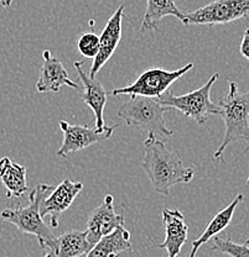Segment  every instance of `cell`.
<instances>
[{"label": "cell", "mask_w": 249, "mask_h": 257, "mask_svg": "<svg viewBox=\"0 0 249 257\" xmlns=\"http://www.w3.org/2000/svg\"><path fill=\"white\" fill-rule=\"evenodd\" d=\"M144 159L141 167L145 171L155 192L169 195L171 187L187 184L194 179L195 170L186 167L180 155L168 149L155 134H148L144 141Z\"/></svg>", "instance_id": "6da1fadb"}, {"label": "cell", "mask_w": 249, "mask_h": 257, "mask_svg": "<svg viewBox=\"0 0 249 257\" xmlns=\"http://www.w3.org/2000/svg\"><path fill=\"white\" fill-rule=\"evenodd\" d=\"M218 105L226 131L223 140L213 154L216 161L222 160L227 147L238 140L247 141L245 152L249 151V90L240 92L237 83L229 82L228 93L219 98Z\"/></svg>", "instance_id": "7a4b0ae2"}, {"label": "cell", "mask_w": 249, "mask_h": 257, "mask_svg": "<svg viewBox=\"0 0 249 257\" xmlns=\"http://www.w3.org/2000/svg\"><path fill=\"white\" fill-rule=\"evenodd\" d=\"M53 187L40 183L29 194V204L26 207L8 208L2 211L3 220L18 227L24 234L34 235L39 241L42 250L49 251L53 247L56 236L51 231V227L44 221L40 214V205L44 198L52 191Z\"/></svg>", "instance_id": "3957f363"}, {"label": "cell", "mask_w": 249, "mask_h": 257, "mask_svg": "<svg viewBox=\"0 0 249 257\" xmlns=\"http://www.w3.org/2000/svg\"><path fill=\"white\" fill-rule=\"evenodd\" d=\"M168 110L169 108L161 105L155 98L130 95L129 100L118 109L117 115L129 127L155 134L156 136H173L174 131L165 122V112Z\"/></svg>", "instance_id": "277c9868"}, {"label": "cell", "mask_w": 249, "mask_h": 257, "mask_svg": "<svg viewBox=\"0 0 249 257\" xmlns=\"http://www.w3.org/2000/svg\"><path fill=\"white\" fill-rule=\"evenodd\" d=\"M218 77V73L212 74L202 87L184 95L178 96L168 89L156 100L166 108L178 109L185 116L191 117L197 124L202 125L207 121L211 115H219L221 112L218 104L212 103L211 100V89Z\"/></svg>", "instance_id": "5b68a950"}, {"label": "cell", "mask_w": 249, "mask_h": 257, "mask_svg": "<svg viewBox=\"0 0 249 257\" xmlns=\"http://www.w3.org/2000/svg\"><path fill=\"white\" fill-rule=\"evenodd\" d=\"M194 68V63H187L183 68L169 71L165 68H149L144 71L130 85L113 89V95H141L157 99L185 73Z\"/></svg>", "instance_id": "8992f818"}, {"label": "cell", "mask_w": 249, "mask_h": 257, "mask_svg": "<svg viewBox=\"0 0 249 257\" xmlns=\"http://www.w3.org/2000/svg\"><path fill=\"white\" fill-rule=\"evenodd\" d=\"M248 19L249 0H213L194 12L185 13V25H221Z\"/></svg>", "instance_id": "52a82bcc"}, {"label": "cell", "mask_w": 249, "mask_h": 257, "mask_svg": "<svg viewBox=\"0 0 249 257\" xmlns=\"http://www.w3.org/2000/svg\"><path fill=\"white\" fill-rule=\"evenodd\" d=\"M58 125L63 133V141L57 151V156L60 157H67L92 145L108 140L118 127V125H106L104 130H98L96 126L68 124L65 120H61Z\"/></svg>", "instance_id": "ba28073f"}, {"label": "cell", "mask_w": 249, "mask_h": 257, "mask_svg": "<svg viewBox=\"0 0 249 257\" xmlns=\"http://www.w3.org/2000/svg\"><path fill=\"white\" fill-rule=\"evenodd\" d=\"M83 189L81 182H73L69 178L63 179L57 187H53L40 205L42 218L50 216L51 227L58 226V218L72 205L73 200Z\"/></svg>", "instance_id": "9c48e42d"}, {"label": "cell", "mask_w": 249, "mask_h": 257, "mask_svg": "<svg viewBox=\"0 0 249 257\" xmlns=\"http://www.w3.org/2000/svg\"><path fill=\"white\" fill-rule=\"evenodd\" d=\"M113 200V195H106L103 202L91 211L86 232H87V240L92 246L102 237L111 234L118 226H122L125 223L124 215L117 214L114 210Z\"/></svg>", "instance_id": "30bf717a"}, {"label": "cell", "mask_w": 249, "mask_h": 257, "mask_svg": "<svg viewBox=\"0 0 249 257\" xmlns=\"http://www.w3.org/2000/svg\"><path fill=\"white\" fill-rule=\"evenodd\" d=\"M123 16H124V5H120L114 12V14L108 19L106 26L98 36L100 37V50H98L97 56L93 58V63L88 73L91 78H96L102 67L111 60L112 56L116 52L122 39Z\"/></svg>", "instance_id": "8fae6325"}, {"label": "cell", "mask_w": 249, "mask_h": 257, "mask_svg": "<svg viewBox=\"0 0 249 257\" xmlns=\"http://www.w3.org/2000/svg\"><path fill=\"white\" fill-rule=\"evenodd\" d=\"M40 76L36 83V89L39 93H58L63 85L77 89L78 84L69 78L65 66L58 58L52 56L50 50H45L42 53Z\"/></svg>", "instance_id": "7c38bea8"}, {"label": "cell", "mask_w": 249, "mask_h": 257, "mask_svg": "<svg viewBox=\"0 0 249 257\" xmlns=\"http://www.w3.org/2000/svg\"><path fill=\"white\" fill-rule=\"evenodd\" d=\"M162 223L165 227V240L157 247L166 250L168 257H178L186 243L189 234V226L185 221L184 214L178 209H162Z\"/></svg>", "instance_id": "4fadbf2b"}, {"label": "cell", "mask_w": 249, "mask_h": 257, "mask_svg": "<svg viewBox=\"0 0 249 257\" xmlns=\"http://www.w3.org/2000/svg\"><path fill=\"white\" fill-rule=\"evenodd\" d=\"M73 66L83 84V101L86 103V105L90 106L93 112H95V126L98 130H104V127H106L104 108H106L107 100H108V93H107L106 88L103 87V84H102L100 80L91 78L88 73H86L85 69H83V62H74Z\"/></svg>", "instance_id": "5bb4252c"}, {"label": "cell", "mask_w": 249, "mask_h": 257, "mask_svg": "<svg viewBox=\"0 0 249 257\" xmlns=\"http://www.w3.org/2000/svg\"><path fill=\"white\" fill-rule=\"evenodd\" d=\"M132 250L130 232L122 225L102 237L83 257H119L122 253Z\"/></svg>", "instance_id": "9a60e30c"}, {"label": "cell", "mask_w": 249, "mask_h": 257, "mask_svg": "<svg viewBox=\"0 0 249 257\" xmlns=\"http://www.w3.org/2000/svg\"><path fill=\"white\" fill-rule=\"evenodd\" d=\"M242 202H243V194H238L226 208L222 209L221 211H218V213L213 216L212 220H211L207 226H206L205 231L201 234V236L197 237L196 240L192 241L191 251H190L189 256L187 257H196L197 251L200 250V247L203 245V243L208 242L211 239H213V237L217 236L221 231H223V230L231 224L235 209H237L238 205H239Z\"/></svg>", "instance_id": "2e32d148"}, {"label": "cell", "mask_w": 249, "mask_h": 257, "mask_svg": "<svg viewBox=\"0 0 249 257\" xmlns=\"http://www.w3.org/2000/svg\"><path fill=\"white\" fill-rule=\"evenodd\" d=\"M0 181L7 189V198H20L29 191L26 182V167L9 157L0 159Z\"/></svg>", "instance_id": "e0dca14e"}, {"label": "cell", "mask_w": 249, "mask_h": 257, "mask_svg": "<svg viewBox=\"0 0 249 257\" xmlns=\"http://www.w3.org/2000/svg\"><path fill=\"white\" fill-rule=\"evenodd\" d=\"M92 247L87 240L86 230H71L56 237L55 245L47 253L51 257H83Z\"/></svg>", "instance_id": "ac0fdd59"}, {"label": "cell", "mask_w": 249, "mask_h": 257, "mask_svg": "<svg viewBox=\"0 0 249 257\" xmlns=\"http://www.w3.org/2000/svg\"><path fill=\"white\" fill-rule=\"evenodd\" d=\"M166 16H175L181 23L185 21V13L175 4V0H146V10L141 21V31L159 30V23Z\"/></svg>", "instance_id": "d6986e66"}, {"label": "cell", "mask_w": 249, "mask_h": 257, "mask_svg": "<svg viewBox=\"0 0 249 257\" xmlns=\"http://www.w3.org/2000/svg\"><path fill=\"white\" fill-rule=\"evenodd\" d=\"M211 248L212 251H218L231 257H249V239L245 240L244 243H237L229 237H213V245Z\"/></svg>", "instance_id": "ffe728a7"}, {"label": "cell", "mask_w": 249, "mask_h": 257, "mask_svg": "<svg viewBox=\"0 0 249 257\" xmlns=\"http://www.w3.org/2000/svg\"><path fill=\"white\" fill-rule=\"evenodd\" d=\"M77 50L83 57L93 60L97 56L98 50H100V37H98V35L93 34V32L83 34L77 40Z\"/></svg>", "instance_id": "44dd1931"}, {"label": "cell", "mask_w": 249, "mask_h": 257, "mask_svg": "<svg viewBox=\"0 0 249 257\" xmlns=\"http://www.w3.org/2000/svg\"><path fill=\"white\" fill-rule=\"evenodd\" d=\"M239 51L240 53H242V56H244V57L249 61V29H247V30L244 31V34H243V39L242 42H240Z\"/></svg>", "instance_id": "7402d4cb"}, {"label": "cell", "mask_w": 249, "mask_h": 257, "mask_svg": "<svg viewBox=\"0 0 249 257\" xmlns=\"http://www.w3.org/2000/svg\"><path fill=\"white\" fill-rule=\"evenodd\" d=\"M13 4V0H0V5L3 8H10Z\"/></svg>", "instance_id": "603a6c76"}, {"label": "cell", "mask_w": 249, "mask_h": 257, "mask_svg": "<svg viewBox=\"0 0 249 257\" xmlns=\"http://www.w3.org/2000/svg\"><path fill=\"white\" fill-rule=\"evenodd\" d=\"M44 257H51V256H50V255H49V253H47V252H46V255H45V256H44Z\"/></svg>", "instance_id": "cb8c5ba5"}, {"label": "cell", "mask_w": 249, "mask_h": 257, "mask_svg": "<svg viewBox=\"0 0 249 257\" xmlns=\"http://www.w3.org/2000/svg\"><path fill=\"white\" fill-rule=\"evenodd\" d=\"M247 183L249 184V177H248V179H247Z\"/></svg>", "instance_id": "d4e9b609"}]
</instances>
